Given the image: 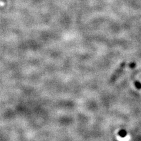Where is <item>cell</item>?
Instances as JSON below:
<instances>
[{
  "label": "cell",
  "instance_id": "6da1fadb",
  "mask_svg": "<svg viewBox=\"0 0 141 141\" xmlns=\"http://www.w3.org/2000/svg\"><path fill=\"white\" fill-rule=\"evenodd\" d=\"M126 66V62H123L121 64L120 66H119L117 70L115 71V72L114 73V74L112 75V76L111 78V81H114L115 80H116L118 78V76L120 75V74L122 72L123 70H124L125 67Z\"/></svg>",
  "mask_w": 141,
  "mask_h": 141
},
{
  "label": "cell",
  "instance_id": "7a4b0ae2",
  "mask_svg": "<svg viewBox=\"0 0 141 141\" xmlns=\"http://www.w3.org/2000/svg\"><path fill=\"white\" fill-rule=\"evenodd\" d=\"M127 131L125 129H121L118 132V135L120 137H121V138H125V137L127 135Z\"/></svg>",
  "mask_w": 141,
  "mask_h": 141
},
{
  "label": "cell",
  "instance_id": "3957f363",
  "mask_svg": "<svg viewBox=\"0 0 141 141\" xmlns=\"http://www.w3.org/2000/svg\"><path fill=\"white\" fill-rule=\"evenodd\" d=\"M133 82H134V84H135V87H136V88L139 90H141V83L140 82L137 81V80H135V79L133 80Z\"/></svg>",
  "mask_w": 141,
  "mask_h": 141
},
{
  "label": "cell",
  "instance_id": "277c9868",
  "mask_svg": "<svg viewBox=\"0 0 141 141\" xmlns=\"http://www.w3.org/2000/svg\"><path fill=\"white\" fill-rule=\"evenodd\" d=\"M129 67L131 68H134L136 67V63L135 62H132L129 64Z\"/></svg>",
  "mask_w": 141,
  "mask_h": 141
}]
</instances>
